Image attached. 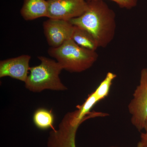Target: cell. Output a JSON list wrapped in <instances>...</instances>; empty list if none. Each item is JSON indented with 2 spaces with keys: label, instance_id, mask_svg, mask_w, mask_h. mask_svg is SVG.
Returning a JSON list of instances; mask_svg holds the SVG:
<instances>
[{
  "label": "cell",
  "instance_id": "cell-1",
  "mask_svg": "<svg viewBox=\"0 0 147 147\" xmlns=\"http://www.w3.org/2000/svg\"><path fill=\"white\" fill-rule=\"evenodd\" d=\"M88 8L81 16L69 21L93 36L98 47H107L115 36L116 15L103 0L88 1Z\"/></svg>",
  "mask_w": 147,
  "mask_h": 147
},
{
  "label": "cell",
  "instance_id": "cell-2",
  "mask_svg": "<svg viewBox=\"0 0 147 147\" xmlns=\"http://www.w3.org/2000/svg\"><path fill=\"white\" fill-rule=\"evenodd\" d=\"M38 58L40 63L39 65L30 67V72L24 82L26 88L33 92H40L45 90H67L59 77L63 69L60 64L43 56H38Z\"/></svg>",
  "mask_w": 147,
  "mask_h": 147
},
{
  "label": "cell",
  "instance_id": "cell-3",
  "mask_svg": "<svg viewBox=\"0 0 147 147\" xmlns=\"http://www.w3.org/2000/svg\"><path fill=\"white\" fill-rule=\"evenodd\" d=\"M47 53L55 58L63 69L71 73H79L89 69L97 61L98 55L79 46L69 39L57 48L50 47Z\"/></svg>",
  "mask_w": 147,
  "mask_h": 147
},
{
  "label": "cell",
  "instance_id": "cell-4",
  "mask_svg": "<svg viewBox=\"0 0 147 147\" xmlns=\"http://www.w3.org/2000/svg\"><path fill=\"white\" fill-rule=\"evenodd\" d=\"M128 106L132 125L138 131L144 129L147 118V68L142 69L138 86Z\"/></svg>",
  "mask_w": 147,
  "mask_h": 147
},
{
  "label": "cell",
  "instance_id": "cell-5",
  "mask_svg": "<svg viewBox=\"0 0 147 147\" xmlns=\"http://www.w3.org/2000/svg\"><path fill=\"white\" fill-rule=\"evenodd\" d=\"M81 123L76 121L74 111L64 116L57 129H52L50 132L48 147H76L75 137L76 131Z\"/></svg>",
  "mask_w": 147,
  "mask_h": 147
},
{
  "label": "cell",
  "instance_id": "cell-6",
  "mask_svg": "<svg viewBox=\"0 0 147 147\" xmlns=\"http://www.w3.org/2000/svg\"><path fill=\"white\" fill-rule=\"evenodd\" d=\"M47 18L69 21L81 16L88 8L85 0H47Z\"/></svg>",
  "mask_w": 147,
  "mask_h": 147
},
{
  "label": "cell",
  "instance_id": "cell-7",
  "mask_svg": "<svg viewBox=\"0 0 147 147\" xmlns=\"http://www.w3.org/2000/svg\"><path fill=\"white\" fill-rule=\"evenodd\" d=\"M74 26L68 21L49 18L43 23L44 34L51 47L61 46L71 39Z\"/></svg>",
  "mask_w": 147,
  "mask_h": 147
},
{
  "label": "cell",
  "instance_id": "cell-8",
  "mask_svg": "<svg viewBox=\"0 0 147 147\" xmlns=\"http://www.w3.org/2000/svg\"><path fill=\"white\" fill-rule=\"evenodd\" d=\"M31 59L30 55H24L1 61L0 78L7 76L25 82L30 71Z\"/></svg>",
  "mask_w": 147,
  "mask_h": 147
},
{
  "label": "cell",
  "instance_id": "cell-9",
  "mask_svg": "<svg viewBox=\"0 0 147 147\" xmlns=\"http://www.w3.org/2000/svg\"><path fill=\"white\" fill-rule=\"evenodd\" d=\"M48 4L46 0H24L21 14L26 21L48 16Z\"/></svg>",
  "mask_w": 147,
  "mask_h": 147
},
{
  "label": "cell",
  "instance_id": "cell-10",
  "mask_svg": "<svg viewBox=\"0 0 147 147\" xmlns=\"http://www.w3.org/2000/svg\"><path fill=\"white\" fill-rule=\"evenodd\" d=\"M74 26L71 39L80 47L96 51L98 47L93 36L84 29L77 26Z\"/></svg>",
  "mask_w": 147,
  "mask_h": 147
},
{
  "label": "cell",
  "instance_id": "cell-11",
  "mask_svg": "<svg viewBox=\"0 0 147 147\" xmlns=\"http://www.w3.org/2000/svg\"><path fill=\"white\" fill-rule=\"evenodd\" d=\"M33 121L35 125L40 129L54 128L55 117L52 111L44 108H39L35 111Z\"/></svg>",
  "mask_w": 147,
  "mask_h": 147
},
{
  "label": "cell",
  "instance_id": "cell-12",
  "mask_svg": "<svg viewBox=\"0 0 147 147\" xmlns=\"http://www.w3.org/2000/svg\"><path fill=\"white\" fill-rule=\"evenodd\" d=\"M117 76V75L113 72H108L104 79L93 92L99 102L108 96L113 82Z\"/></svg>",
  "mask_w": 147,
  "mask_h": 147
},
{
  "label": "cell",
  "instance_id": "cell-13",
  "mask_svg": "<svg viewBox=\"0 0 147 147\" xmlns=\"http://www.w3.org/2000/svg\"><path fill=\"white\" fill-rule=\"evenodd\" d=\"M97 1V0H88ZM117 3L121 8L131 9L137 5L138 0H110Z\"/></svg>",
  "mask_w": 147,
  "mask_h": 147
},
{
  "label": "cell",
  "instance_id": "cell-14",
  "mask_svg": "<svg viewBox=\"0 0 147 147\" xmlns=\"http://www.w3.org/2000/svg\"><path fill=\"white\" fill-rule=\"evenodd\" d=\"M144 129L145 132L142 133L141 135V141L143 147H147V118L145 121Z\"/></svg>",
  "mask_w": 147,
  "mask_h": 147
},
{
  "label": "cell",
  "instance_id": "cell-15",
  "mask_svg": "<svg viewBox=\"0 0 147 147\" xmlns=\"http://www.w3.org/2000/svg\"><path fill=\"white\" fill-rule=\"evenodd\" d=\"M109 147H119L118 146H110ZM137 147H143V146H142V143L139 142V143H138V144H137Z\"/></svg>",
  "mask_w": 147,
  "mask_h": 147
}]
</instances>
